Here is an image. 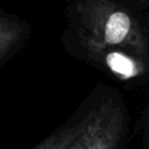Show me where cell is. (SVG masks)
<instances>
[{"mask_svg": "<svg viewBox=\"0 0 149 149\" xmlns=\"http://www.w3.org/2000/svg\"><path fill=\"white\" fill-rule=\"evenodd\" d=\"M29 36L27 22L0 9V68L21 50Z\"/></svg>", "mask_w": 149, "mask_h": 149, "instance_id": "3957f363", "label": "cell"}, {"mask_svg": "<svg viewBox=\"0 0 149 149\" xmlns=\"http://www.w3.org/2000/svg\"><path fill=\"white\" fill-rule=\"evenodd\" d=\"M132 10L136 13L137 9L149 8V0H122Z\"/></svg>", "mask_w": 149, "mask_h": 149, "instance_id": "5b68a950", "label": "cell"}, {"mask_svg": "<svg viewBox=\"0 0 149 149\" xmlns=\"http://www.w3.org/2000/svg\"><path fill=\"white\" fill-rule=\"evenodd\" d=\"M99 99L86 112L83 128L69 149H116L126 123L123 104L116 92L102 87Z\"/></svg>", "mask_w": 149, "mask_h": 149, "instance_id": "7a4b0ae2", "label": "cell"}, {"mask_svg": "<svg viewBox=\"0 0 149 149\" xmlns=\"http://www.w3.org/2000/svg\"><path fill=\"white\" fill-rule=\"evenodd\" d=\"M81 128L83 120L80 119L74 125H71L70 127H64L50 135L35 149H69L72 142L78 137Z\"/></svg>", "mask_w": 149, "mask_h": 149, "instance_id": "277c9868", "label": "cell"}, {"mask_svg": "<svg viewBox=\"0 0 149 149\" xmlns=\"http://www.w3.org/2000/svg\"><path fill=\"white\" fill-rule=\"evenodd\" d=\"M64 21L65 51L95 69L116 52L149 63V33L122 0H66Z\"/></svg>", "mask_w": 149, "mask_h": 149, "instance_id": "6da1fadb", "label": "cell"}]
</instances>
